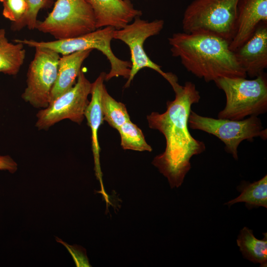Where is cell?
<instances>
[{
    "label": "cell",
    "mask_w": 267,
    "mask_h": 267,
    "mask_svg": "<svg viewBox=\"0 0 267 267\" xmlns=\"http://www.w3.org/2000/svg\"><path fill=\"white\" fill-rule=\"evenodd\" d=\"M172 88L175 98L167 101L166 111L147 116L149 127L159 131L166 139L165 151L154 157L152 163L167 178L171 188L182 184L191 169V157L206 150L205 143L194 138L188 130L191 106L201 98L199 91L190 81Z\"/></svg>",
    "instance_id": "1"
},
{
    "label": "cell",
    "mask_w": 267,
    "mask_h": 267,
    "mask_svg": "<svg viewBox=\"0 0 267 267\" xmlns=\"http://www.w3.org/2000/svg\"><path fill=\"white\" fill-rule=\"evenodd\" d=\"M172 56L178 57L187 71L206 82L222 77L246 78L229 42L207 33L178 32L168 38Z\"/></svg>",
    "instance_id": "2"
},
{
    "label": "cell",
    "mask_w": 267,
    "mask_h": 267,
    "mask_svg": "<svg viewBox=\"0 0 267 267\" xmlns=\"http://www.w3.org/2000/svg\"><path fill=\"white\" fill-rule=\"evenodd\" d=\"M226 97L224 108L218 118L240 120L258 116L267 111V78L265 73L248 80L241 77H222L214 82Z\"/></svg>",
    "instance_id": "3"
},
{
    "label": "cell",
    "mask_w": 267,
    "mask_h": 267,
    "mask_svg": "<svg viewBox=\"0 0 267 267\" xmlns=\"http://www.w3.org/2000/svg\"><path fill=\"white\" fill-rule=\"evenodd\" d=\"M238 1L194 0L183 13V32L210 33L230 43L234 33Z\"/></svg>",
    "instance_id": "4"
},
{
    "label": "cell",
    "mask_w": 267,
    "mask_h": 267,
    "mask_svg": "<svg viewBox=\"0 0 267 267\" xmlns=\"http://www.w3.org/2000/svg\"><path fill=\"white\" fill-rule=\"evenodd\" d=\"M115 30L112 27L108 26L70 39L47 42L16 39L14 42H20L31 47L48 48L62 55L79 51L96 49L106 57L110 64V70L105 75V81H108L113 78L119 76L128 79L132 66L131 61L121 60L117 57L111 47Z\"/></svg>",
    "instance_id": "5"
},
{
    "label": "cell",
    "mask_w": 267,
    "mask_h": 267,
    "mask_svg": "<svg viewBox=\"0 0 267 267\" xmlns=\"http://www.w3.org/2000/svg\"><path fill=\"white\" fill-rule=\"evenodd\" d=\"M36 29L56 40L75 38L95 30L92 9L87 0H57L52 11Z\"/></svg>",
    "instance_id": "6"
},
{
    "label": "cell",
    "mask_w": 267,
    "mask_h": 267,
    "mask_svg": "<svg viewBox=\"0 0 267 267\" xmlns=\"http://www.w3.org/2000/svg\"><path fill=\"white\" fill-rule=\"evenodd\" d=\"M188 127L212 134L222 141L226 152L237 160L238 147L243 140L253 141L256 137L266 140L267 129H264L261 120L257 116H250L245 119L233 120L215 119L200 115L191 110L188 120Z\"/></svg>",
    "instance_id": "7"
},
{
    "label": "cell",
    "mask_w": 267,
    "mask_h": 267,
    "mask_svg": "<svg viewBox=\"0 0 267 267\" xmlns=\"http://www.w3.org/2000/svg\"><path fill=\"white\" fill-rule=\"evenodd\" d=\"M164 25V21L161 19L148 21L137 17L123 28L115 30L113 39L124 42L129 47L131 53L132 66L125 88L130 87L136 74L144 68L156 71L171 85L178 82V79L174 74L164 72L161 66L152 61L144 49L145 41L149 37L159 34Z\"/></svg>",
    "instance_id": "8"
},
{
    "label": "cell",
    "mask_w": 267,
    "mask_h": 267,
    "mask_svg": "<svg viewBox=\"0 0 267 267\" xmlns=\"http://www.w3.org/2000/svg\"><path fill=\"white\" fill-rule=\"evenodd\" d=\"M91 85L81 71L77 82L70 89L37 113L35 126L39 130H46L64 119L81 124L89 103L88 96L91 92Z\"/></svg>",
    "instance_id": "9"
},
{
    "label": "cell",
    "mask_w": 267,
    "mask_h": 267,
    "mask_svg": "<svg viewBox=\"0 0 267 267\" xmlns=\"http://www.w3.org/2000/svg\"><path fill=\"white\" fill-rule=\"evenodd\" d=\"M29 64L26 87L22 98L37 108L48 106L51 89L56 81L60 58L57 52L43 47H36Z\"/></svg>",
    "instance_id": "10"
},
{
    "label": "cell",
    "mask_w": 267,
    "mask_h": 267,
    "mask_svg": "<svg viewBox=\"0 0 267 267\" xmlns=\"http://www.w3.org/2000/svg\"><path fill=\"white\" fill-rule=\"evenodd\" d=\"M263 22H267V0H239L230 49L234 51L241 46Z\"/></svg>",
    "instance_id": "11"
},
{
    "label": "cell",
    "mask_w": 267,
    "mask_h": 267,
    "mask_svg": "<svg viewBox=\"0 0 267 267\" xmlns=\"http://www.w3.org/2000/svg\"><path fill=\"white\" fill-rule=\"evenodd\" d=\"M246 75L256 78L267 67V22L261 23L251 37L234 51Z\"/></svg>",
    "instance_id": "12"
},
{
    "label": "cell",
    "mask_w": 267,
    "mask_h": 267,
    "mask_svg": "<svg viewBox=\"0 0 267 267\" xmlns=\"http://www.w3.org/2000/svg\"><path fill=\"white\" fill-rule=\"evenodd\" d=\"M87 0L93 11L97 29L110 26L119 30L142 14L130 0Z\"/></svg>",
    "instance_id": "13"
},
{
    "label": "cell",
    "mask_w": 267,
    "mask_h": 267,
    "mask_svg": "<svg viewBox=\"0 0 267 267\" xmlns=\"http://www.w3.org/2000/svg\"><path fill=\"white\" fill-rule=\"evenodd\" d=\"M106 73H101L93 83L91 89V100L89 102L84 113L88 126L91 132V146L94 161V170L97 178L99 180L102 190V175L100 168L99 151L100 147L98 140V131L103 123V115L101 105L102 89Z\"/></svg>",
    "instance_id": "14"
},
{
    "label": "cell",
    "mask_w": 267,
    "mask_h": 267,
    "mask_svg": "<svg viewBox=\"0 0 267 267\" xmlns=\"http://www.w3.org/2000/svg\"><path fill=\"white\" fill-rule=\"evenodd\" d=\"M92 50L77 51L60 57L57 77L50 92L49 104L75 85L83 63Z\"/></svg>",
    "instance_id": "15"
},
{
    "label": "cell",
    "mask_w": 267,
    "mask_h": 267,
    "mask_svg": "<svg viewBox=\"0 0 267 267\" xmlns=\"http://www.w3.org/2000/svg\"><path fill=\"white\" fill-rule=\"evenodd\" d=\"M8 41L4 29H0V73L16 75L22 66L26 55L24 44Z\"/></svg>",
    "instance_id": "16"
},
{
    "label": "cell",
    "mask_w": 267,
    "mask_h": 267,
    "mask_svg": "<svg viewBox=\"0 0 267 267\" xmlns=\"http://www.w3.org/2000/svg\"><path fill=\"white\" fill-rule=\"evenodd\" d=\"M262 239H257L252 229L244 226L240 231L236 240L243 257L261 267H267V233H263Z\"/></svg>",
    "instance_id": "17"
},
{
    "label": "cell",
    "mask_w": 267,
    "mask_h": 267,
    "mask_svg": "<svg viewBox=\"0 0 267 267\" xmlns=\"http://www.w3.org/2000/svg\"><path fill=\"white\" fill-rule=\"evenodd\" d=\"M240 194L224 204L230 207L233 204L243 202L248 209L259 207L267 208V175L253 183L242 181L237 187Z\"/></svg>",
    "instance_id": "18"
},
{
    "label": "cell",
    "mask_w": 267,
    "mask_h": 267,
    "mask_svg": "<svg viewBox=\"0 0 267 267\" xmlns=\"http://www.w3.org/2000/svg\"><path fill=\"white\" fill-rule=\"evenodd\" d=\"M103 120L117 131L126 122L131 120L124 104L114 99L104 85L101 99Z\"/></svg>",
    "instance_id": "19"
},
{
    "label": "cell",
    "mask_w": 267,
    "mask_h": 267,
    "mask_svg": "<svg viewBox=\"0 0 267 267\" xmlns=\"http://www.w3.org/2000/svg\"><path fill=\"white\" fill-rule=\"evenodd\" d=\"M118 131L121 136V145L124 149L149 152L152 150L142 131L131 120L122 125Z\"/></svg>",
    "instance_id": "20"
},
{
    "label": "cell",
    "mask_w": 267,
    "mask_h": 267,
    "mask_svg": "<svg viewBox=\"0 0 267 267\" xmlns=\"http://www.w3.org/2000/svg\"><path fill=\"white\" fill-rule=\"evenodd\" d=\"M25 1L27 5L26 13L19 23L11 27L13 31H19L25 27L30 30L36 29L40 10L50 7L53 3V0H25Z\"/></svg>",
    "instance_id": "21"
},
{
    "label": "cell",
    "mask_w": 267,
    "mask_h": 267,
    "mask_svg": "<svg viewBox=\"0 0 267 267\" xmlns=\"http://www.w3.org/2000/svg\"><path fill=\"white\" fill-rule=\"evenodd\" d=\"M2 4V15L11 22V27L21 20L27 10L25 0H8Z\"/></svg>",
    "instance_id": "22"
},
{
    "label": "cell",
    "mask_w": 267,
    "mask_h": 267,
    "mask_svg": "<svg viewBox=\"0 0 267 267\" xmlns=\"http://www.w3.org/2000/svg\"><path fill=\"white\" fill-rule=\"evenodd\" d=\"M17 169V164L9 155H0V170L7 171L13 174Z\"/></svg>",
    "instance_id": "23"
},
{
    "label": "cell",
    "mask_w": 267,
    "mask_h": 267,
    "mask_svg": "<svg viewBox=\"0 0 267 267\" xmlns=\"http://www.w3.org/2000/svg\"><path fill=\"white\" fill-rule=\"evenodd\" d=\"M7 0H0V2L3 3V2H5V1H7Z\"/></svg>",
    "instance_id": "24"
}]
</instances>
